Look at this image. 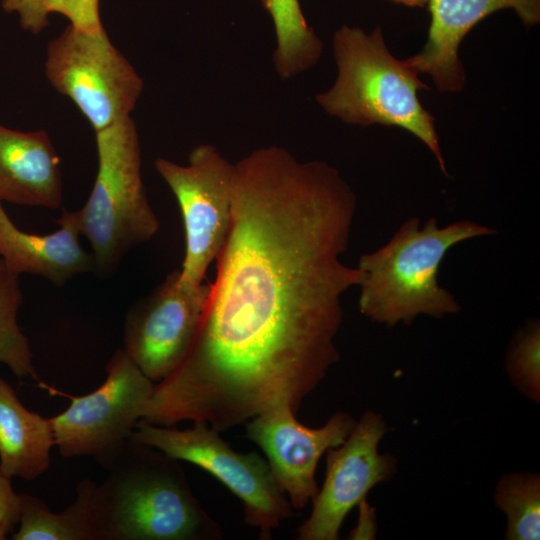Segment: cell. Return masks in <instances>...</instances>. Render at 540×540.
Returning <instances> with one entry per match:
<instances>
[{
    "label": "cell",
    "mask_w": 540,
    "mask_h": 540,
    "mask_svg": "<svg viewBox=\"0 0 540 540\" xmlns=\"http://www.w3.org/2000/svg\"><path fill=\"white\" fill-rule=\"evenodd\" d=\"M356 197L337 169L267 146L234 163L231 222L196 338L154 386L162 423L218 432L304 398L339 360L342 296L363 272L342 261Z\"/></svg>",
    "instance_id": "6da1fadb"
},
{
    "label": "cell",
    "mask_w": 540,
    "mask_h": 540,
    "mask_svg": "<svg viewBox=\"0 0 540 540\" xmlns=\"http://www.w3.org/2000/svg\"><path fill=\"white\" fill-rule=\"evenodd\" d=\"M96 485L91 515L97 540H215L217 523L193 494L178 460L127 439Z\"/></svg>",
    "instance_id": "7a4b0ae2"
},
{
    "label": "cell",
    "mask_w": 540,
    "mask_h": 540,
    "mask_svg": "<svg viewBox=\"0 0 540 540\" xmlns=\"http://www.w3.org/2000/svg\"><path fill=\"white\" fill-rule=\"evenodd\" d=\"M491 234L495 230L470 220L439 227L431 217L421 227L418 217L409 218L385 245L359 258L360 313L394 327L419 315L441 319L460 312L454 295L438 282L440 265L455 245Z\"/></svg>",
    "instance_id": "3957f363"
},
{
    "label": "cell",
    "mask_w": 540,
    "mask_h": 540,
    "mask_svg": "<svg viewBox=\"0 0 540 540\" xmlns=\"http://www.w3.org/2000/svg\"><path fill=\"white\" fill-rule=\"evenodd\" d=\"M338 68L333 86L316 95V102L347 124L395 126L419 138L447 175L434 117L422 106L418 91L427 89L406 60L387 49L381 29L370 34L342 26L333 36Z\"/></svg>",
    "instance_id": "277c9868"
},
{
    "label": "cell",
    "mask_w": 540,
    "mask_h": 540,
    "mask_svg": "<svg viewBox=\"0 0 540 540\" xmlns=\"http://www.w3.org/2000/svg\"><path fill=\"white\" fill-rule=\"evenodd\" d=\"M98 168L84 206L75 211L92 248L94 272H114L126 253L158 232L160 222L142 179L139 134L132 116L95 132Z\"/></svg>",
    "instance_id": "5b68a950"
},
{
    "label": "cell",
    "mask_w": 540,
    "mask_h": 540,
    "mask_svg": "<svg viewBox=\"0 0 540 540\" xmlns=\"http://www.w3.org/2000/svg\"><path fill=\"white\" fill-rule=\"evenodd\" d=\"M193 423L191 428L180 430L174 425H156L140 419L128 439L213 475L241 500L245 522L259 530L260 539H271L272 532L293 511L266 459L256 452L239 453L207 423Z\"/></svg>",
    "instance_id": "8992f818"
},
{
    "label": "cell",
    "mask_w": 540,
    "mask_h": 540,
    "mask_svg": "<svg viewBox=\"0 0 540 540\" xmlns=\"http://www.w3.org/2000/svg\"><path fill=\"white\" fill-rule=\"evenodd\" d=\"M44 72L68 97L94 132L131 116L143 79L105 30L90 33L68 25L46 48Z\"/></svg>",
    "instance_id": "52a82bcc"
},
{
    "label": "cell",
    "mask_w": 540,
    "mask_h": 540,
    "mask_svg": "<svg viewBox=\"0 0 540 540\" xmlns=\"http://www.w3.org/2000/svg\"><path fill=\"white\" fill-rule=\"evenodd\" d=\"M153 383L123 348L106 364V378L50 417L55 447L65 458L90 456L105 468L120 452L150 398Z\"/></svg>",
    "instance_id": "ba28073f"
},
{
    "label": "cell",
    "mask_w": 540,
    "mask_h": 540,
    "mask_svg": "<svg viewBox=\"0 0 540 540\" xmlns=\"http://www.w3.org/2000/svg\"><path fill=\"white\" fill-rule=\"evenodd\" d=\"M154 167L174 194L182 215L185 255L180 281L199 286L230 227L234 163L215 146L201 144L191 150L185 165L158 157Z\"/></svg>",
    "instance_id": "9c48e42d"
},
{
    "label": "cell",
    "mask_w": 540,
    "mask_h": 540,
    "mask_svg": "<svg viewBox=\"0 0 540 540\" xmlns=\"http://www.w3.org/2000/svg\"><path fill=\"white\" fill-rule=\"evenodd\" d=\"M210 283L184 285L179 269L127 312L123 349L153 382L167 378L184 360L199 331Z\"/></svg>",
    "instance_id": "30bf717a"
},
{
    "label": "cell",
    "mask_w": 540,
    "mask_h": 540,
    "mask_svg": "<svg viewBox=\"0 0 540 540\" xmlns=\"http://www.w3.org/2000/svg\"><path fill=\"white\" fill-rule=\"evenodd\" d=\"M384 417L365 411L339 446L326 451L323 485L312 499L309 518L299 527V540H338L348 513L377 484L398 471L396 458L378 448L387 433Z\"/></svg>",
    "instance_id": "8fae6325"
},
{
    "label": "cell",
    "mask_w": 540,
    "mask_h": 540,
    "mask_svg": "<svg viewBox=\"0 0 540 540\" xmlns=\"http://www.w3.org/2000/svg\"><path fill=\"white\" fill-rule=\"evenodd\" d=\"M288 407L260 413L245 423L246 437L266 456L271 472L292 507L302 509L318 492L315 472L329 448L348 437L356 420L345 411L335 412L319 428L299 423Z\"/></svg>",
    "instance_id": "7c38bea8"
},
{
    "label": "cell",
    "mask_w": 540,
    "mask_h": 540,
    "mask_svg": "<svg viewBox=\"0 0 540 540\" xmlns=\"http://www.w3.org/2000/svg\"><path fill=\"white\" fill-rule=\"evenodd\" d=\"M427 4V41L406 62L418 74H428L441 92L459 91L465 85L458 49L467 33L485 17L512 8L527 26L540 20V0H428Z\"/></svg>",
    "instance_id": "4fadbf2b"
},
{
    "label": "cell",
    "mask_w": 540,
    "mask_h": 540,
    "mask_svg": "<svg viewBox=\"0 0 540 540\" xmlns=\"http://www.w3.org/2000/svg\"><path fill=\"white\" fill-rule=\"evenodd\" d=\"M0 201L62 206L60 158L45 130L20 131L0 124Z\"/></svg>",
    "instance_id": "5bb4252c"
},
{
    "label": "cell",
    "mask_w": 540,
    "mask_h": 540,
    "mask_svg": "<svg viewBox=\"0 0 540 540\" xmlns=\"http://www.w3.org/2000/svg\"><path fill=\"white\" fill-rule=\"evenodd\" d=\"M56 223L59 229L53 233H27L14 225L0 201V259L18 275H38L58 286L94 271L92 254L79 242L75 211L63 210Z\"/></svg>",
    "instance_id": "9a60e30c"
},
{
    "label": "cell",
    "mask_w": 540,
    "mask_h": 540,
    "mask_svg": "<svg viewBox=\"0 0 540 540\" xmlns=\"http://www.w3.org/2000/svg\"><path fill=\"white\" fill-rule=\"evenodd\" d=\"M55 447L50 418L28 410L0 376V468L12 478L34 480L50 466Z\"/></svg>",
    "instance_id": "2e32d148"
},
{
    "label": "cell",
    "mask_w": 540,
    "mask_h": 540,
    "mask_svg": "<svg viewBox=\"0 0 540 540\" xmlns=\"http://www.w3.org/2000/svg\"><path fill=\"white\" fill-rule=\"evenodd\" d=\"M91 479H82L76 498L63 511L52 512L46 503L30 494L20 496L19 527L13 540H97L91 515L95 487Z\"/></svg>",
    "instance_id": "e0dca14e"
},
{
    "label": "cell",
    "mask_w": 540,
    "mask_h": 540,
    "mask_svg": "<svg viewBox=\"0 0 540 540\" xmlns=\"http://www.w3.org/2000/svg\"><path fill=\"white\" fill-rule=\"evenodd\" d=\"M270 14L276 36L274 68L282 79L308 70L319 60L323 44L308 25L299 0H260Z\"/></svg>",
    "instance_id": "ac0fdd59"
},
{
    "label": "cell",
    "mask_w": 540,
    "mask_h": 540,
    "mask_svg": "<svg viewBox=\"0 0 540 540\" xmlns=\"http://www.w3.org/2000/svg\"><path fill=\"white\" fill-rule=\"evenodd\" d=\"M495 506L507 518L506 540H539L540 474L530 471L503 473L494 489Z\"/></svg>",
    "instance_id": "d6986e66"
},
{
    "label": "cell",
    "mask_w": 540,
    "mask_h": 540,
    "mask_svg": "<svg viewBox=\"0 0 540 540\" xmlns=\"http://www.w3.org/2000/svg\"><path fill=\"white\" fill-rule=\"evenodd\" d=\"M22 303L19 275L0 259V363L16 377L40 381L32 363L33 354L28 338L17 323Z\"/></svg>",
    "instance_id": "ffe728a7"
},
{
    "label": "cell",
    "mask_w": 540,
    "mask_h": 540,
    "mask_svg": "<svg viewBox=\"0 0 540 540\" xmlns=\"http://www.w3.org/2000/svg\"><path fill=\"white\" fill-rule=\"evenodd\" d=\"M510 383L525 398L540 402V324L531 319L514 335L505 357Z\"/></svg>",
    "instance_id": "44dd1931"
},
{
    "label": "cell",
    "mask_w": 540,
    "mask_h": 540,
    "mask_svg": "<svg viewBox=\"0 0 540 540\" xmlns=\"http://www.w3.org/2000/svg\"><path fill=\"white\" fill-rule=\"evenodd\" d=\"M48 13H59L73 27L90 33L104 30L99 14V0H46Z\"/></svg>",
    "instance_id": "7402d4cb"
},
{
    "label": "cell",
    "mask_w": 540,
    "mask_h": 540,
    "mask_svg": "<svg viewBox=\"0 0 540 540\" xmlns=\"http://www.w3.org/2000/svg\"><path fill=\"white\" fill-rule=\"evenodd\" d=\"M1 6L7 13H16L21 28L34 35L49 24L46 0H2Z\"/></svg>",
    "instance_id": "603a6c76"
},
{
    "label": "cell",
    "mask_w": 540,
    "mask_h": 540,
    "mask_svg": "<svg viewBox=\"0 0 540 540\" xmlns=\"http://www.w3.org/2000/svg\"><path fill=\"white\" fill-rule=\"evenodd\" d=\"M11 479L0 468V540L13 533L20 519V496L14 491Z\"/></svg>",
    "instance_id": "cb8c5ba5"
},
{
    "label": "cell",
    "mask_w": 540,
    "mask_h": 540,
    "mask_svg": "<svg viewBox=\"0 0 540 540\" xmlns=\"http://www.w3.org/2000/svg\"><path fill=\"white\" fill-rule=\"evenodd\" d=\"M359 507L358 523L350 533V539H374L377 530L376 513L367 503L366 498L357 505Z\"/></svg>",
    "instance_id": "d4e9b609"
},
{
    "label": "cell",
    "mask_w": 540,
    "mask_h": 540,
    "mask_svg": "<svg viewBox=\"0 0 540 540\" xmlns=\"http://www.w3.org/2000/svg\"><path fill=\"white\" fill-rule=\"evenodd\" d=\"M396 3L404 4L407 6H424L428 3V0H391Z\"/></svg>",
    "instance_id": "484cf974"
}]
</instances>
